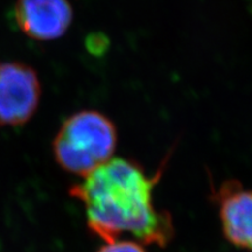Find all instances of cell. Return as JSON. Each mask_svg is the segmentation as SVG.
I'll list each match as a JSON object with an SVG mask.
<instances>
[{
  "label": "cell",
  "mask_w": 252,
  "mask_h": 252,
  "mask_svg": "<svg viewBox=\"0 0 252 252\" xmlns=\"http://www.w3.org/2000/svg\"><path fill=\"white\" fill-rule=\"evenodd\" d=\"M14 19L25 35L37 41L60 39L74 20L69 0H17Z\"/></svg>",
  "instance_id": "obj_4"
},
{
  "label": "cell",
  "mask_w": 252,
  "mask_h": 252,
  "mask_svg": "<svg viewBox=\"0 0 252 252\" xmlns=\"http://www.w3.org/2000/svg\"><path fill=\"white\" fill-rule=\"evenodd\" d=\"M42 86L35 69L20 61L0 62V127L23 126L35 115Z\"/></svg>",
  "instance_id": "obj_3"
},
{
  "label": "cell",
  "mask_w": 252,
  "mask_h": 252,
  "mask_svg": "<svg viewBox=\"0 0 252 252\" xmlns=\"http://www.w3.org/2000/svg\"><path fill=\"white\" fill-rule=\"evenodd\" d=\"M96 252H146L143 244L135 241H127V239H117V241L104 243Z\"/></svg>",
  "instance_id": "obj_6"
},
{
  "label": "cell",
  "mask_w": 252,
  "mask_h": 252,
  "mask_svg": "<svg viewBox=\"0 0 252 252\" xmlns=\"http://www.w3.org/2000/svg\"><path fill=\"white\" fill-rule=\"evenodd\" d=\"M117 141V128L108 116L82 110L62 123L53 141V153L61 168L84 178L111 159Z\"/></svg>",
  "instance_id": "obj_2"
},
{
  "label": "cell",
  "mask_w": 252,
  "mask_h": 252,
  "mask_svg": "<svg viewBox=\"0 0 252 252\" xmlns=\"http://www.w3.org/2000/svg\"><path fill=\"white\" fill-rule=\"evenodd\" d=\"M86 46L93 55H102L109 48V39L103 34H91L87 37Z\"/></svg>",
  "instance_id": "obj_7"
},
{
  "label": "cell",
  "mask_w": 252,
  "mask_h": 252,
  "mask_svg": "<svg viewBox=\"0 0 252 252\" xmlns=\"http://www.w3.org/2000/svg\"><path fill=\"white\" fill-rule=\"evenodd\" d=\"M162 171L150 176L133 160L111 158L72 186L70 195L83 204L91 234L104 243L131 235L140 244L166 247L174 236L172 216L153 200Z\"/></svg>",
  "instance_id": "obj_1"
},
{
  "label": "cell",
  "mask_w": 252,
  "mask_h": 252,
  "mask_svg": "<svg viewBox=\"0 0 252 252\" xmlns=\"http://www.w3.org/2000/svg\"><path fill=\"white\" fill-rule=\"evenodd\" d=\"M213 198L226 241L252 251V190L238 181L228 180L214 191Z\"/></svg>",
  "instance_id": "obj_5"
}]
</instances>
